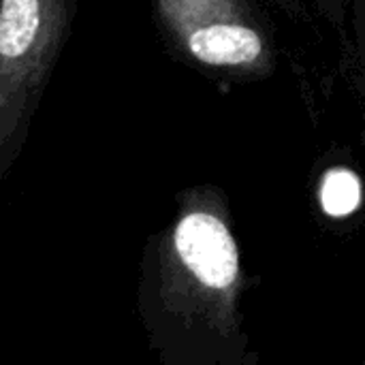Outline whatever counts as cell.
<instances>
[{
  "mask_svg": "<svg viewBox=\"0 0 365 365\" xmlns=\"http://www.w3.org/2000/svg\"><path fill=\"white\" fill-rule=\"evenodd\" d=\"M64 26V0H0V148L21 122Z\"/></svg>",
  "mask_w": 365,
  "mask_h": 365,
  "instance_id": "cell-1",
  "label": "cell"
},
{
  "mask_svg": "<svg viewBox=\"0 0 365 365\" xmlns=\"http://www.w3.org/2000/svg\"><path fill=\"white\" fill-rule=\"evenodd\" d=\"M186 269L210 289H229L237 278V248L229 229L207 212L186 214L173 233Z\"/></svg>",
  "mask_w": 365,
  "mask_h": 365,
  "instance_id": "cell-2",
  "label": "cell"
},
{
  "mask_svg": "<svg viewBox=\"0 0 365 365\" xmlns=\"http://www.w3.org/2000/svg\"><path fill=\"white\" fill-rule=\"evenodd\" d=\"M188 49L205 64H248L261 56L263 41L248 26L210 24L188 32Z\"/></svg>",
  "mask_w": 365,
  "mask_h": 365,
  "instance_id": "cell-3",
  "label": "cell"
},
{
  "mask_svg": "<svg viewBox=\"0 0 365 365\" xmlns=\"http://www.w3.org/2000/svg\"><path fill=\"white\" fill-rule=\"evenodd\" d=\"M361 201V184L355 173L336 169L327 173L321 188V203L329 216H346L357 210Z\"/></svg>",
  "mask_w": 365,
  "mask_h": 365,
  "instance_id": "cell-4",
  "label": "cell"
},
{
  "mask_svg": "<svg viewBox=\"0 0 365 365\" xmlns=\"http://www.w3.org/2000/svg\"><path fill=\"white\" fill-rule=\"evenodd\" d=\"M220 4H227V0H163V11L173 26L190 30V24L201 17L220 13Z\"/></svg>",
  "mask_w": 365,
  "mask_h": 365,
  "instance_id": "cell-5",
  "label": "cell"
}]
</instances>
